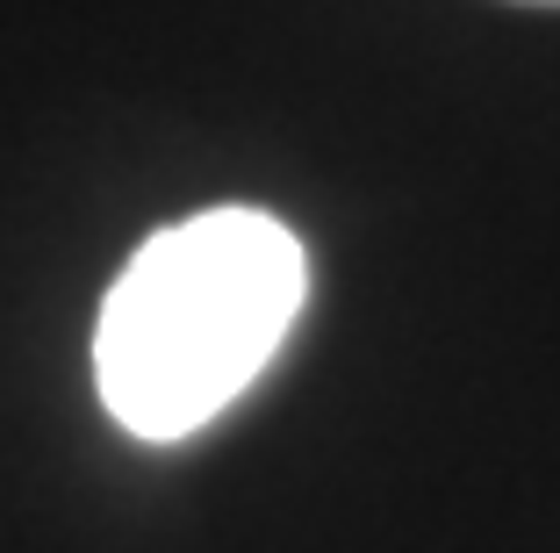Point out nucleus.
I'll list each match as a JSON object with an SVG mask.
<instances>
[{
  "mask_svg": "<svg viewBox=\"0 0 560 553\" xmlns=\"http://www.w3.org/2000/svg\"><path fill=\"white\" fill-rule=\"evenodd\" d=\"M517 8H560V0H517Z\"/></svg>",
  "mask_w": 560,
  "mask_h": 553,
  "instance_id": "nucleus-2",
  "label": "nucleus"
},
{
  "mask_svg": "<svg viewBox=\"0 0 560 553\" xmlns=\"http://www.w3.org/2000/svg\"><path fill=\"white\" fill-rule=\"evenodd\" d=\"M310 295L302 238L266 209H201L137 244L94 324V389L130 439L173 446L273 367Z\"/></svg>",
  "mask_w": 560,
  "mask_h": 553,
  "instance_id": "nucleus-1",
  "label": "nucleus"
}]
</instances>
